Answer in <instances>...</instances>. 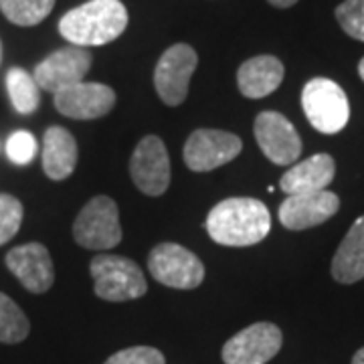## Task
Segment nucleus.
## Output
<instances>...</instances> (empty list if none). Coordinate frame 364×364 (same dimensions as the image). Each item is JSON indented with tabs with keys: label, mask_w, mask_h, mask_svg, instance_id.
I'll list each match as a JSON object with an SVG mask.
<instances>
[{
	"label": "nucleus",
	"mask_w": 364,
	"mask_h": 364,
	"mask_svg": "<svg viewBox=\"0 0 364 364\" xmlns=\"http://www.w3.org/2000/svg\"><path fill=\"white\" fill-rule=\"evenodd\" d=\"M272 231V215L257 198H225L210 208L207 233L225 247H249L261 243Z\"/></svg>",
	"instance_id": "obj_1"
},
{
	"label": "nucleus",
	"mask_w": 364,
	"mask_h": 364,
	"mask_svg": "<svg viewBox=\"0 0 364 364\" xmlns=\"http://www.w3.org/2000/svg\"><path fill=\"white\" fill-rule=\"evenodd\" d=\"M128 26L122 0H90L63 14L59 33L75 47H100L116 41Z\"/></svg>",
	"instance_id": "obj_2"
},
{
	"label": "nucleus",
	"mask_w": 364,
	"mask_h": 364,
	"mask_svg": "<svg viewBox=\"0 0 364 364\" xmlns=\"http://www.w3.org/2000/svg\"><path fill=\"white\" fill-rule=\"evenodd\" d=\"M93 289L105 301H130L146 296L148 284L142 269L122 255H97L90 265Z\"/></svg>",
	"instance_id": "obj_3"
},
{
	"label": "nucleus",
	"mask_w": 364,
	"mask_h": 364,
	"mask_svg": "<svg viewBox=\"0 0 364 364\" xmlns=\"http://www.w3.org/2000/svg\"><path fill=\"white\" fill-rule=\"evenodd\" d=\"M301 107L312 128L322 134H338L350 119L348 97L332 79H310L301 91Z\"/></svg>",
	"instance_id": "obj_4"
},
{
	"label": "nucleus",
	"mask_w": 364,
	"mask_h": 364,
	"mask_svg": "<svg viewBox=\"0 0 364 364\" xmlns=\"http://www.w3.org/2000/svg\"><path fill=\"white\" fill-rule=\"evenodd\" d=\"M122 235L116 200L104 195L91 198L73 223V239L83 249L104 251L116 247Z\"/></svg>",
	"instance_id": "obj_5"
},
{
	"label": "nucleus",
	"mask_w": 364,
	"mask_h": 364,
	"mask_svg": "<svg viewBox=\"0 0 364 364\" xmlns=\"http://www.w3.org/2000/svg\"><path fill=\"white\" fill-rule=\"evenodd\" d=\"M148 269L156 282L174 289H196L205 279L203 261L178 243H160L152 249Z\"/></svg>",
	"instance_id": "obj_6"
},
{
	"label": "nucleus",
	"mask_w": 364,
	"mask_h": 364,
	"mask_svg": "<svg viewBox=\"0 0 364 364\" xmlns=\"http://www.w3.org/2000/svg\"><path fill=\"white\" fill-rule=\"evenodd\" d=\"M196 63L198 55L186 43H176L162 53L154 69V87L164 104L181 105L186 100Z\"/></svg>",
	"instance_id": "obj_7"
},
{
	"label": "nucleus",
	"mask_w": 364,
	"mask_h": 364,
	"mask_svg": "<svg viewBox=\"0 0 364 364\" xmlns=\"http://www.w3.org/2000/svg\"><path fill=\"white\" fill-rule=\"evenodd\" d=\"M284 334L272 322H257L237 332L223 346L225 364H267L282 350Z\"/></svg>",
	"instance_id": "obj_8"
},
{
	"label": "nucleus",
	"mask_w": 364,
	"mask_h": 364,
	"mask_svg": "<svg viewBox=\"0 0 364 364\" xmlns=\"http://www.w3.org/2000/svg\"><path fill=\"white\" fill-rule=\"evenodd\" d=\"M243 142L239 136L223 130H196L184 144L182 156L195 172H210L229 164L241 154Z\"/></svg>",
	"instance_id": "obj_9"
},
{
	"label": "nucleus",
	"mask_w": 364,
	"mask_h": 364,
	"mask_svg": "<svg viewBox=\"0 0 364 364\" xmlns=\"http://www.w3.org/2000/svg\"><path fill=\"white\" fill-rule=\"evenodd\" d=\"M130 174L138 191L148 196H162L170 186V158L158 136H146L130 158Z\"/></svg>",
	"instance_id": "obj_10"
},
{
	"label": "nucleus",
	"mask_w": 364,
	"mask_h": 364,
	"mask_svg": "<svg viewBox=\"0 0 364 364\" xmlns=\"http://www.w3.org/2000/svg\"><path fill=\"white\" fill-rule=\"evenodd\" d=\"M255 140L261 152L277 166L296 162L301 154V138L294 124L279 112H261L255 117Z\"/></svg>",
	"instance_id": "obj_11"
},
{
	"label": "nucleus",
	"mask_w": 364,
	"mask_h": 364,
	"mask_svg": "<svg viewBox=\"0 0 364 364\" xmlns=\"http://www.w3.org/2000/svg\"><path fill=\"white\" fill-rule=\"evenodd\" d=\"M91 69V53L85 47H63L35 67V81L41 90L59 93L81 83Z\"/></svg>",
	"instance_id": "obj_12"
},
{
	"label": "nucleus",
	"mask_w": 364,
	"mask_h": 364,
	"mask_svg": "<svg viewBox=\"0 0 364 364\" xmlns=\"http://www.w3.org/2000/svg\"><path fill=\"white\" fill-rule=\"evenodd\" d=\"M53 104L59 114L71 119H97L107 116L116 105V91L104 83L81 81L55 93Z\"/></svg>",
	"instance_id": "obj_13"
},
{
	"label": "nucleus",
	"mask_w": 364,
	"mask_h": 364,
	"mask_svg": "<svg viewBox=\"0 0 364 364\" xmlns=\"http://www.w3.org/2000/svg\"><path fill=\"white\" fill-rule=\"evenodd\" d=\"M338 208V196L330 191H318L306 195H289L279 205L277 217L289 231H304L332 219Z\"/></svg>",
	"instance_id": "obj_14"
},
{
	"label": "nucleus",
	"mask_w": 364,
	"mask_h": 364,
	"mask_svg": "<svg viewBox=\"0 0 364 364\" xmlns=\"http://www.w3.org/2000/svg\"><path fill=\"white\" fill-rule=\"evenodd\" d=\"M6 267L33 294L49 291L55 282V267L49 249L41 243H26L6 253Z\"/></svg>",
	"instance_id": "obj_15"
},
{
	"label": "nucleus",
	"mask_w": 364,
	"mask_h": 364,
	"mask_svg": "<svg viewBox=\"0 0 364 364\" xmlns=\"http://www.w3.org/2000/svg\"><path fill=\"white\" fill-rule=\"evenodd\" d=\"M336 176V162L330 154H316L294 164L282 176L279 186L289 195H306L326 191L328 184Z\"/></svg>",
	"instance_id": "obj_16"
},
{
	"label": "nucleus",
	"mask_w": 364,
	"mask_h": 364,
	"mask_svg": "<svg viewBox=\"0 0 364 364\" xmlns=\"http://www.w3.org/2000/svg\"><path fill=\"white\" fill-rule=\"evenodd\" d=\"M284 63L273 55L251 57L237 71L239 91L249 100H261L277 90L284 81Z\"/></svg>",
	"instance_id": "obj_17"
},
{
	"label": "nucleus",
	"mask_w": 364,
	"mask_h": 364,
	"mask_svg": "<svg viewBox=\"0 0 364 364\" xmlns=\"http://www.w3.org/2000/svg\"><path fill=\"white\" fill-rule=\"evenodd\" d=\"M77 166V142L61 126H53L43 138V170L51 181H65Z\"/></svg>",
	"instance_id": "obj_18"
},
{
	"label": "nucleus",
	"mask_w": 364,
	"mask_h": 364,
	"mask_svg": "<svg viewBox=\"0 0 364 364\" xmlns=\"http://www.w3.org/2000/svg\"><path fill=\"white\" fill-rule=\"evenodd\" d=\"M332 277L340 284L364 279V215L350 227L332 259Z\"/></svg>",
	"instance_id": "obj_19"
},
{
	"label": "nucleus",
	"mask_w": 364,
	"mask_h": 364,
	"mask_svg": "<svg viewBox=\"0 0 364 364\" xmlns=\"http://www.w3.org/2000/svg\"><path fill=\"white\" fill-rule=\"evenodd\" d=\"M6 90L11 95L13 107L18 114H33L39 107V85H37L35 77L28 75L25 69L13 67L6 73Z\"/></svg>",
	"instance_id": "obj_20"
},
{
	"label": "nucleus",
	"mask_w": 364,
	"mask_h": 364,
	"mask_svg": "<svg viewBox=\"0 0 364 364\" xmlns=\"http://www.w3.org/2000/svg\"><path fill=\"white\" fill-rule=\"evenodd\" d=\"M55 0H0L2 14L18 26H35L51 14Z\"/></svg>",
	"instance_id": "obj_21"
},
{
	"label": "nucleus",
	"mask_w": 364,
	"mask_h": 364,
	"mask_svg": "<svg viewBox=\"0 0 364 364\" xmlns=\"http://www.w3.org/2000/svg\"><path fill=\"white\" fill-rule=\"evenodd\" d=\"M31 324L13 298L0 291V342L18 344L28 336Z\"/></svg>",
	"instance_id": "obj_22"
},
{
	"label": "nucleus",
	"mask_w": 364,
	"mask_h": 364,
	"mask_svg": "<svg viewBox=\"0 0 364 364\" xmlns=\"http://www.w3.org/2000/svg\"><path fill=\"white\" fill-rule=\"evenodd\" d=\"M23 215L25 210L16 196L0 195V245H4L18 233Z\"/></svg>",
	"instance_id": "obj_23"
},
{
	"label": "nucleus",
	"mask_w": 364,
	"mask_h": 364,
	"mask_svg": "<svg viewBox=\"0 0 364 364\" xmlns=\"http://www.w3.org/2000/svg\"><path fill=\"white\" fill-rule=\"evenodd\" d=\"M334 14L348 37L364 43V0H344Z\"/></svg>",
	"instance_id": "obj_24"
},
{
	"label": "nucleus",
	"mask_w": 364,
	"mask_h": 364,
	"mask_svg": "<svg viewBox=\"0 0 364 364\" xmlns=\"http://www.w3.org/2000/svg\"><path fill=\"white\" fill-rule=\"evenodd\" d=\"M37 154V140L31 132L18 130L9 136L6 140V156L13 160L14 164L25 166L31 164Z\"/></svg>",
	"instance_id": "obj_25"
},
{
	"label": "nucleus",
	"mask_w": 364,
	"mask_h": 364,
	"mask_svg": "<svg viewBox=\"0 0 364 364\" xmlns=\"http://www.w3.org/2000/svg\"><path fill=\"white\" fill-rule=\"evenodd\" d=\"M105 364H166L164 354L152 346H132L112 354Z\"/></svg>",
	"instance_id": "obj_26"
},
{
	"label": "nucleus",
	"mask_w": 364,
	"mask_h": 364,
	"mask_svg": "<svg viewBox=\"0 0 364 364\" xmlns=\"http://www.w3.org/2000/svg\"><path fill=\"white\" fill-rule=\"evenodd\" d=\"M272 6H277V9H289V6H294L298 0H267Z\"/></svg>",
	"instance_id": "obj_27"
},
{
	"label": "nucleus",
	"mask_w": 364,
	"mask_h": 364,
	"mask_svg": "<svg viewBox=\"0 0 364 364\" xmlns=\"http://www.w3.org/2000/svg\"><path fill=\"white\" fill-rule=\"evenodd\" d=\"M352 364H364V348L354 354V358H352Z\"/></svg>",
	"instance_id": "obj_28"
},
{
	"label": "nucleus",
	"mask_w": 364,
	"mask_h": 364,
	"mask_svg": "<svg viewBox=\"0 0 364 364\" xmlns=\"http://www.w3.org/2000/svg\"><path fill=\"white\" fill-rule=\"evenodd\" d=\"M358 75H360V79L364 81V57L360 59V63H358Z\"/></svg>",
	"instance_id": "obj_29"
}]
</instances>
